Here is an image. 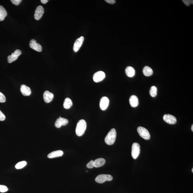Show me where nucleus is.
I'll return each instance as SVG.
<instances>
[{
	"instance_id": "obj_27",
	"label": "nucleus",
	"mask_w": 193,
	"mask_h": 193,
	"mask_svg": "<svg viewBox=\"0 0 193 193\" xmlns=\"http://www.w3.org/2000/svg\"><path fill=\"white\" fill-rule=\"evenodd\" d=\"M94 162L93 160H91L87 163V167L89 169H92L94 167Z\"/></svg>"
},
{
	"instance_id": "obj_31",
	"label": "nucleus",
	"mask_w": 193,
	"mask_h": 193,
	"mask_svg": "<svg viewBox=\"0 0 193 193\" xmlns=\"http://www.w3.org/2000/svg\"><path fill=\"white\" fill-rule=\"evenodd\" d=\"M105 1L108 3L111 4H114L116 2L115 0H106Z\"/></svg>"
},
{
	"instance_id": "obj_24",
	"label": "nucleus",
	"mask_w": 193,
	"mask_h": 193,
	"mask_svg": "<svg viewBox=\"0 0 193 193\" xmlns=\"http://www.w3.org/2000/svg\"><path fill=\"white\" fill-rule=\"evenodd\" d=\"M27 164V162L26 161H22L20 162L17 163L15 165V168L17 169H22Z\"/></svg>"
},
{
	"instance_id": "obj_3",
	"label": "nucleus",
	"mask_w": 193,
	"mask_h": 193,
	"mask_svg": "<svg viewBox=\"0 0 193 193\" xmlns=\"http://www.w3.org/2000/svg\"><path fill=\"white\" fill-rule=\"evenodd\" d=\"M112 180L113 177L111 175L101 174L96 177L95 178V181L98 183L102 184L106 181H111Z\"/></svg>"
},
{
	"instance_id": "obj_32",
	"label": "nucleus",
	"mask_w": 193,
	"mask_h": 193,
	"mask_svg": "<svg viewBox=\"0 0 193 193\" xmlns=\"http://www.w3.org/2000/svg\"><path fill=\"white\" fill-rule=\"evenodd\" d=\"M48 0H41V1H40L43 4H46L48 2Z\"/></svg>"
},
{
	"instance_id": "obj_17",
	"label": "nucleus",
	"mask_w": 193,
	"mask_h": 193,
	"mask_svg": "<svg viewBox=\"0 0 193 193\" xmlns=\"http://www.w3.org/2000/svg\"><path fill=\"white\" fill-rule=\"evenodd\" d=\"M130 104L131 106L136 107L138 106L139 102L137 97L135 95H132L130 96L129 100Z\"/></svg>"
},
{
	"instance_id": "obj_6",
	"label": "nucleus",
	"mask_w": 193,
	"mask_h": 193,
	"mask_svg": "<svg viewBox=\"0 0 193 193\" xmlns=\"http://www.w3.org/2000/svg\"><path fill=\"white\" fill-rule=\"evenodd\" d=\"M22 52L19 49H17L13 53H12L11 55H9L8 57V61L9 63H11L18 59L19 56L21 55Z\"/></svg>"
},
{
	"instance_id": "obj_15",
	"label": "nucleus",
	"mask_w": 193,
	"mask_h": 193,
	"mask_svg": "<svg viewBox=\"0 0 193 193\" xmlns=\"http://www.w3.org/2000/svg\"><path fill=\"white\" fill-rule=\"evenodd\" d=\"M21 93L24 96H29L31 93V91L30 88L26 85H22L20 88Z\"/></svg>"
},
{
	"instance_id": "obj_30",
	"label": "nucleus",
	"mask_w": 193,
	"mask_h": 193,
	"mask_svg": "<svg viewBox=\"0 0 193 193\" xmlns=\"http://www.w3.org/2000/svg\"><path fill=\"white\" fill-rule=\"evenodd\" d=\"M5 117L2 112L0 111V121H3L5 120Z\"/></svg>"
},
{
	"instance_id": "obj_12",
	"label": "nucleus",
	"mask_w": 193,
	"mask_h": 193,
	"mask_svg": "<svg viewBox=\"0 0 193 193\" xmlns=\"http://www.w3.org/2000/svg\"><path fill=\"white\" fill-rule=\"evenodd\" d=\"M30 46L31 48L34 49L36 51L41 52L42 50V46L39 43H37V42L34 40H30Z\"/></svg>"
},
{
	"instance_id": "obj_22",
	"label": "nucleus",
	"mask_w": 193,
	"mask_h": 193,
	"mask_svg": "<svg viewBox=\"0 0 193 193\" xmlns=\"http://www.w3.org/2000/svg\"><path fill=\"white\" fill-rule=\"evenodd\" d=\"M73 103L72 100L69 98L65 99L64 102L63 107L66 109H69L72 106Z\"/></svg>"
},
{
	"instance_id": "obj_13",
	"label": "nucleus",
	"mask_w": 193,
	"mask_h": 193,
	"mask_svg": "<svg viewBox=\"0 0 193 193\" xmlns=\"http://www.w3.org/2000/svg\"><path fill=\"white\" fill-rule=\"evenodd\" d=\"M69 123V121L67 119L62 118L60 116L55 122V126L57 128H60L62 126H66Z\"/></svg>"
},
{
	"instance_id": "obj_21",
	"label": "nucleus",
	"mask_w": 193,
	"mask_h": 193,
	"mask_svg": "<svg viewBox=\"0 0 193 193\" xmlns=\"http://www.w3.org/2000/svg\"><path fill=\"white\" fill-rule=\"evenodd\" d=\"M7 15L6 10L2 6L0 5V21H4Z\"/></svg>"
},
{
	"instance_id": "obj_20",
	"label": "nucleus",
	"mask_w": 193,
	"mask_h": 193,
	"mask_svg": "<svg viewBox=\"0 0 193 193\" xmlns=\"http://www.w3.org/2000/svg\"><path fill=\"white\" fill-rule=\"evenodd\" d=\"M143 73L145 76H150L153 73V71L151 68L148 66H145L143 69Z\"/></svg>"
},
{
	"instance_id": "obj_2",
	"label": "nucleus",
	"mask_w": 193,
	"mask_h": 193,
	"mask_svg": "<svg viewBox=\"0 0 193 193\" xmlns=\"http://www.w3.org/2000/svg\"><path fill=\"white\" fill-rule=\"evenodd\" d=\"M117 133L114 128L112 129L109 132L105 138V143L108 145H111L115 143Z\"/></svg>"
},
{
	"instance_id": "obj_4",
	"label": "nucleus",
	"mask_w": 193,
	"mask_h": 193,
	"mask_svg": "<svg viewBox=\"0 0 193 193\" xmlns=\"http://www.w3.org/2000/svg\"><path fill=\"white\" fill-rule=\"evenodd\" d=\"M138 133L145 140H149L150 139V134L147 129L142 127H139L137 129Z\"/></svg>"
},
{
	"instance_id": "obj_5",
	"label": "nucleus",
	"mask_w": 193,
	"mask_h": 193,
	"mask_svg": "<svg viewBox=\"0 0 193 193\" xmlns=\"http://www.w3.org/2000/svg\"><path fill=\"white\" fill-rule=\"evenodd\" d=\"M140 152V146L138 143H133L132 147L131 155L133 159H137Z\"/></svg>"
},
{
	"instance_id": "obj_28",
	"label": "nucleus",
	"mask_w": 193,
	"mask_h": 193,
	"mask_svg": "<svg viewBox=\"0 0 193 193\" xmlns=\"http://www.w3.org/2000/svg\"><path fill=\"white\" fill-rule=\"evenodd\" d=\"M182 1L184 3V4H185V5L188 6H189L191 4H193V1H190V0H184Z\"/></svg>"
},
{
	"instance_id": "obj_11",
	"label": "nucleus",
	"mask_w": 193,
	"mask_h": 193,
	"mask_svg": "<svg viewBox=\"0 0 193 193\" xmlns=\"http://www.w3.org/2000/svg\"><path fill=\"white\" fill-rule=\"evenodd\" d=\"M163 119L166 122L169 124H175L177 122L176 118L170 114H166L164 115Z\"/></svg>"
},
{
	"instance_id": "obj_16",
	"label": "nucleus",
	"mask_w": 193,
	"mask_h": 193,
	"mask_svg": "<svg viewBox=\"0 0 193 193\" xmlns=\"http://www.w3.org/2000/svg\"><path fill=\"white\" fill-rule=\"evenodd\" d=\"M63 152L62 150H57L51 152L48 155V157L49 159H53L56 157H59L63 156Z\"/></svg>"
},
{
	"instance_id": "obj_26",
	"label": "nucleus",
	"mask_w": 193,
	"mask_h": 193,
	"mask_svg": "<svg viewBox=\"0 0 193 193\" xmlns=\"http://www.w3.org/2000/svg\"><path fill=\"white\" fill-rule=\"evenodd\" d=\"M6 101V98L3 94L0 92V102H5Z\"/></svg>"
},
{
	"instance_id": "obj_10",
	"label": "nucleus",
	"mask_w": 193,
	"mask_h": 193,
	"mask_svg": "<svg viewBox=\"0 0 193 193\" xmlns=\"http://www.w3.org/2000/svg\"><path fill=\"white\" fill-rule=\"evenodd\" d=\"M109 100L106 97H103L100 100V108L103 111L107 109L109 104Z\"/></svg>"
},
{
	"instance_id": "obj_33",
	"label": "nucleus",
	"mask_w": 193,
	"mask_h": 193,
	"mask_svg": "<svg viewBox=\"0 0 193 193\" xmlns=\"http://www.w3.org/2000/svg\"><path fill=\"white\" fill-rule=\"evenodd\" d=\"M191 130H192V131H193V125H192V127H191Z\"/></svg>"
},
{
	"instance_id": "obj_34",
	"label": "nucleus",
	"mask_w": 193,
	"mask_h": 193,
	"mask_svg": "<svg viewBox=\"0 0 193 193\" xmlns=\"http://www.w3.org/2000/svg\"><path fill=\"white\" fill-rule=\"evenodd\" d=\"M192 172H193V168L192 169Z\"/></svg>"
},
{
	"instance_id": "obj_9",
	"label": "nucleus",
	"mask_w": 193,
	"mask_h": 193,
	"mask_svg": "<svg viewBox=\"0 0 193 193\" xmlns=\"http://www.w3.org/2000/svg\"><path fill=\"white\" fill-rule=\"evenodd\" d=\"M84 40V37L83 36H81L79 38H78L75 40L74 43L73 50L75 52H77L79 50L82 46Z\"/></svg>"
},
{
	"instance_id": "obj_8",
	"label": "nucleus",
	"mask_w": 193,
	"mask_h": 193,
	"mask_svg": "<svg viewBox=\"0 0 193 193\" xmlns=\"http://www.w3.org/2000/svg\"><path fill=\"white\" fill-rule=\"evenodd\" d=\"M105 73L102 71L97 72L94 74L93 76V80L95 82H101L105 78Z\"/></svg>"
},
{
	"instance_id": "obj_25",
	"label": "nucleus",
	"mask_w": 193,
	"mask_h": 193,
	"mask_svg": "<svg viewBox=\"0 0 193 193\" xmlns=\"http://www.w3.org/2000/svg\"><path fill=\"white\" fill-rule=\"evenodd\" d=\"M8 190V188L5 186L0 185V192L2 193L6 192Z\"/></svg>"
},
{
	"instance_id": "obj_29",
	"label": "nucleus",
	"mask_w": 193,
	"mask_h": 193,
	"mask_svg": "<svg viewBox=\"0 0 193 193\" xmlns=\"http://www.w3.org/2000/svg\"><path fill=\"white\" fill-rule=\"evenodd\" d=\"M11 1L14 5H18L22 1L21 0H11Z\"/></svg>"
},
{
	"instance_id": "obj_7",
	"label": "nucleus",
	"mask_w": 193,
	"mask_h": 193,
	"mask_svg": "<svg viewBox=\"0 0 193 193\" xmlns=\"http://www.w3.org/2000/svg\"><path fill=\"white\" fill-rule=\"evenodd\" d=\"M44 13V9L42 6L39 5L36 8L35 11L34 17L36 20H39L41 19Z\"/></svg>"
},
{
	"instance_id": "obj_14",
	"label": "nucleus",
	"mask_w": 193,
	"mask_h": 193,
	"mask_svg": "<svg viewBox=\"0 0 193 193\" xmlns=\"http://www.w3.org/2000/svg\"><path fill=\"white\" fill-rule=\"evenodd\" d=\"M53 93L49 91H46L43 94V98L46 103H49L51 102L53 100Z\"/></svg>"
},
{
	"instance_id": "obj_18",
	"label": "nucleus",
	"mask_w": 193,
	"mask_h": 193,
	"mask_svg": "<svg viewBox=\"0 0 193 193\" xmlns=\"http://www.w3.org/2000/svg\"><path fill=\"white\" fill-rule=\"evenodd\" d=\"M126 75L129 77H132L135 75V71L134 68L132 67H127L125 69Z\"/></svg>"
},
{
	"instance_id": "obj_1",
	"label": "nucleus",
	"mask_w": 193,
	"mask_h": 193,
	"mask_svg": "<svg viewBox=\"0 0 193 193\" xmlns=\"http://www.w3.org/2000/svg\"><path fill=\"white\" fill-rule=\"evenodd\" d=\"M87 128L86 121L84 120H81L78 122L77 124L75 133L77 136H81L85 133Z\"/></svg>"
},
{
	"instance_id": "obj_23",
	"label": "nucleus",
	"mask_w": 193,
	"mask_h": 193,
	"mask_svg": "<svg viewBox=\"0 0 193 193\" xmlns=\"http://www.w3.org/2000/svg\"><path fill=\"white\" fill-rule=\"evenodd\" d=\"M157 88L156 86H152L149 91V94L151 96L153 97H156L157 95Z\"/></svg>"
},
{
	"instance_id": "obj_19",
	"label": "nucleus",
	"mask_w": 193,
	"mask_h": 193,
	"mask_svg": "<svg viewBox=\"0 0 193 193\" xmlns=\"http://www.w3.org/2000/svg\"><path fill=\"white\" fill-rule=\"evenodd\" d=\"M105 159L103 158H99L94 161V167L98 168L103 166L105 163Z\"/></svg>"
}]
</instances>
